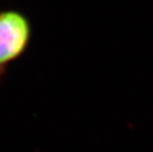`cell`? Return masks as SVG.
I'll return each mask as SVG.
<instances>
[{"label": "cell", "instance_id": "1", "mask_svg": "<svg viewBox=\"0 0 153 152\" xmlns=\"http://www.w3.org/2000/svg\"><path fill=\"white\" fill-rule=\"evenodd\" d=\"M29 18L15 9H0V81L9 66L28 50L32 39Z\"/></svg>", "mask_w": 153, "mask_h": 152}]
</instances>
